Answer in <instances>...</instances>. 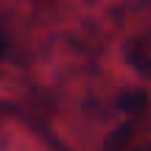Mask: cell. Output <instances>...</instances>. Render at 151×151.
Masks as SVG:
<instances>
[{
    "label": "cell",
    "mask_w": 151,
    "mask_h": 151,
    "mask_svg": "<svg viewBox=\"0 0 151 151\" xmlns=\"http://www.w3.org/2000/svg\"><path fill=\"white\" fill-rule=\"evenodd\" d=\"M11 50V39H9V31L6 28H0V65H3V59L9 56Z\"/></svg>",
    "instance_id": "6da1fadb"
}]
</instances>
